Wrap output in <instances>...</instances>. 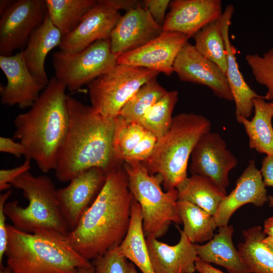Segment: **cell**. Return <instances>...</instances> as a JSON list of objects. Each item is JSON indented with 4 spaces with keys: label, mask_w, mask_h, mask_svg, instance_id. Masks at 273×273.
Masks as SVG:
<instances>
[{
    "label": "cell",
    "mask_w": 273,
    "mask_h": 273,
    "mask_svg": "<svg viewBox=\"0 0 273 273\" xmlns=\"http://www.w3.org/2000/svg\"><path fill=\"white\" fill-rule=\"evenodd\" d=\"M0 273H13L11 269L8 266L1 269Z\"/></svg>",
    "instance_id": "49"
},
{
    "label": "cell",
    "mask_w": 273,
    "mask_h": 273,
    "mask_svg": "<svg viewBox=\"0 0 273 273\" xmlns=\"http://www.w3.org/2000/svg\"><path fill=\"white\" fill-rule=\"evenodd\" d=\"M260 170L265 187H273V156L266 155L263 159Z\"/></svg>",
    "instance_id": "41"
},
{
    "label": "cell",
    "mask_w": 273,
    "mask_h": 273,
    "mask_svg": "<svg viewBox=\"0 0 273 273\" xmlns=\"http://www.w3.org/2000/svg\"><path fill=\"white\" fill-rule=\"evenodd\" d=\"M119 55L112 52L110 39L97 40L76 52L57 51L53 55L55 77L69 90H77L115 66Z\"/></svg>",
    "instance_id": "9"
},
{
    "label": "cell",
    "mask_w": 273,
    "mask_h": 273,
    "mask_svg": "<svg viewBox=\"0 0 273 273\" xmlns=\"http://www.w3.org/2000/svg\"><path fill=\"white\" fill-rule=\"evenodd\" d=\"M145 7L140 5L121 16L111 33L110 48L115 54L136 49L160 35L163 31Z\"/></svg>",
    "instance_id": "16"
},
{
    "label": "cell",
    "mask_w": 273,
    "mask_h": 273,
    "mask_svg": "<svg viewBox=\"0 0 273 273\" xmlns=\"http://www.w3.org/2000/svg\"><path fill=\"white\" fill-rule=\"evenodd\" d=\"M270 104H271V106H272V110H273V102H271V103H270Z\"/></svg>",
    "instance_id": "51"
},
{
    "label": "cell",
    "mask_w": 273,
    "mask_h": 273,
    "mask_svg": "<svg viewBox=\"0 0 273 273\" xmlns=\"http://www.w3.org/2000/svg\"><path fill=\"white\" fill-rule=\"evenodd\" d=\"M0 151L11 154L17 158L25 154V148L20 142H16L11 138L4 136L0 138Z\"/></svg>",
    "instance_id": "40"
},
{
    "label": "cell",
    "mask_w": 273,
    "mask_h": 273,
    "mask_svg": "<svg viewBox=\"0 0 273 273\" xmlns=\"http://www.w3.org/2000/svg\"><path fill=\"white\" fill-rule=\"evenodd\" d=\"M97 2L76 28L63 36L59 46L61 50L76 52L97 40L110 39L112 31L121 16L119 11Z\"/></svg>",
    "instance_id": "18"
},
{
    "label": "cell",
    "mask_w": 273,
    "mask_h": 273,
    "mask_svg": "<svg viewBox=\"0 0 273 273\" xmlns=\"http://www.w3.org/2000/svg\"><path fill=\"white\" fill-rule=\"evenodd\" d=\"M11 190H8L0 196V266L1 268L4 267L3 261L8 245L7 224L6 220L7 216L4 212V207L6 201L12 194Z\"/></svg>",
    "instance_id": "37"
},
{
    "label": "cell",
    "mask_w": 273,
    "mask_h": 273,
    "mask_svg": "<svg viewBox=\"0 0 273 273\" xmlns=\"http://www.w3.org/2000/svg\"><path fill=\"white\" fill-rule=\"evenodd\" d=\"M143 220L141 206L134 199L128 230L118 246V250L121 255L137 266L142 273H155L143 230Z\"/></svg>",
    "instance_id": "25"
},
{
    "label": "cell",
    "mask_w": 273,
    "mask_h": 273,
    "mask_svg": "<svg viewBox=\"0 0 273 273\" xmlns=\"http://www.w3.org/2000/svg\"><path fill=\"white\" fill-rule=\"evenodd\" d=\"M157 140L158 138L154 134L147 130L143 138L123 161L145 162L152 155Z\"/></svg>",
    "instance_id": "36"
},
{
    "label": "cell",
    "mask_w": 273,
    "mask_h": 273,
    "mask_svg": "<svg viewBox=\"0 0 273 273\" xmlns=\"http://www.w3.org/2000/svg\"><path fill=\"white\" fill-rule=\"evenodd\" d=\"M62 37L61 32L47 13L42 24L30 35L25 50L22 51L30 73L46 86L50 79L44 68L45 61L48 54L59 46Z\"/></svg>",
    "instance_id": "22"
},
{
    "label": "cell",
    "mask_w": 273,
    "mask_h": 273,
    "mask_svg": "<svg viewBox=\"0 0 273 273\" xmlns=\"http://www.w3.org/2000/svg\"><path fill=\"white\" fill-rule=\"evenodd\" d=\"M66 104L69 123L55 169L56 178L61 182L70 181L93 167L107 173L121 164L113 149L115 119L103 117L91 106L70 96H67Z\"/></svg>",
    "instance_id": "2"
},
{
    "label": "cell",
    "mask_w": 273,
    "mask_h": 273,
    "mask_svg": "<svg viewBox=\"0 0 273 273\" xmlns=\"http://www.w3.org/2000/svg\"><path fill=\"white\" fill-rule=\"evenodd\" d=\"M234 7L228 5L220 18L222 32L227 54V68L225 76L235 104V115L247 118L252 114L253 100L260 97L245 80L241 72L236 56V50L232 46L229 36L231 19Z\"/></svg>",
    "instance_id": "21"
},
{
    "label": "cell",
    "mask_w": 273,
    "mask_h": 273,
    "mask_svg": "<svg viewBox=\"0 0 273 273\" xmlns=\"http://www.w3.org/2000/svg\"><path fill=\"white\" fill-rule=\"evenodd\" d=\"M13 0L0 1V15L14 2Z\"/></svg>",
    "instance_id": "45"
},
{
    "label": "cell",
    "mask_w": 273,
    "mask_h": 273,
    "mask_svg": "<svg viewBox=\"0 0 273 273\" xmlns=\"http://www.w3.org/2000/svg\"><path fill=\"white\" fill-rule=\"evenodd\" d=\"M193 37L198 52L216 64L225 74L227 54L220 19L207 24Z\"/></svg>",
    "instance_id": "30"
},
{
    "label": "cell",
    "mask_w": 273,
    "mask_h": 273,
    "mask_svg": "<svg viewBox=\"0 0 273 273\" xmlns=\"http://www.w3.org/2000/svg\"><path fill=\"white\" fill-rule=\"evenodd\" d=\"M173 70L180 80L207 86L218 98L233 101L225 73L189 42L176 57Z\"/></svg>",
    "instance_id": "14"
},
{
    "label": "cell",
    "mask_w": 273,
    "mask_h": 273,
    "mask_svg": "<svg viewBox=\"0 0 273 273\" xmlns=\"http://www.w3.org/2000/svg\"><path fill=\"white\" fill-rule=\"evenodd\" d=\"M244 241L238 250L251 273H273V253L263 243L266 234L260 226L242 232Z\"/></svg>",
    "instance_id": "27"
},
{
    "label": "cell",
    "mask_w": 273,
    "mask_h": 273,
    "mask_svg": "<svg viewBox=\"0 0 273 273\" xmlns=\"http://www.w3.org/2000/svg\"><path fill=\"white\" fill-rule=\"evenodd\" d=\"M98 2L107 5L118 11L124 10L126 12L140 6L139 2L135 0H99Z\"/></svg>",
    "instance_id": "42"
},
{
    "label": "cell",
    "mask_w": 273,
    "mask_h": 273,
    "mask_svg": "<svg viewBox=\"0 0 273 273\" xmlns=\"http://www.w3.org/2000/svg\"><path fill=\"white\" fill-rule=\"evenodd\" d=\"M103 169L93 167L72 178L69 184L57 189V195L70 232L77 226L82 216L94 202L106 178Z\"/></svg>",
    "instance_id": "13"
},
{
    "label": "cell",
    "mask_w": 273,
    "mask_h": 273,
    "mask_svg": "<svg viewBox=\"0 0 273 273\" xmlns=\"http://www.w3.org/2000/svg\"><path fill=\"white\" fill-rule=\"evenodd\" d=\"M5 255L13 273H78L92 265L71 245L67 237L21 231L7 224Z\"/></svg>",
    "instance_id": "4"
},
{
    "label": "cell",
    "mask_w": 273,
    "mask_h": 273,
    "mask_svg": "<svg viewBox=\"0 0 273 273\" xmlns=\"http://www.w3.org/2000/svg\"><path fill=\"white\" fill-rule=\"evenodd\" d=\"M234 231L232 225L219 227L218 233L208 243L196 244L198 256L204 262L223 267L228 273H251L233 244Z\"/></svg>",
    "instance_id": "23"
},
{
    "label": "cell",
    "mask_w": 273,
    "mask_h": 273,
    "mask_svg": "<svg viewBox=\"0 0 273 273\" xmlns=\"http://www.w3.org/2000/svg\"><path fill=\"white\" fill-rule=\"evenodd\" d=\"M165 89L156 80L143 84L130 98L119 115L127 122L138 123L145 113L166 94Z\"/></svg>",
    "instance_id": "31"
},
{
    "label": "cell",
    "mask_w": 273,
    "mask_h": 273,
    "mask_svg": "<svg viewBox=\"0 0 273 273\" xmlns=\"http://www.w3.org/2000/svg\"><path fill=\"white\" fill-rule=\"evenodd\" d=\"M159 72L117 64L88 85L91 106L104 117L115 119L126 102Z\"/></svg>",
    "instance_id": "8"
},
{
    "label": "cell",
    "mask_w": 273,
    "mask_h": 273,
    "mask_svg": "<svg viewBox=\"0 0 273 273\" xmlns=\"http://www.w3.org/2000/svg\"><path fill=\"white\" fill-rule=\"evenodd\" d=\"M176 189L177 200L190 202L212 216L226 195L209 178L199 175L187 177Z\"/></svg>",
    "instance_id": "26"
},
{
    "label": "cell",
    "mask_w": 273,
    "mask_h": 273,
    "mask_svg": "<svg viewBox=\"0 0 273 273\" xmlns=\"http://www.w3.org/2000/svg\"><path fill=\"white\" fill-rule=\"evenodd\" d=\"M245 60L255 80L267 88L263 99L273 100V46L262 56L256 54H248Z\"/></svg>",
    "instance_id": "34"
},
{
    "label": "cell",
    "mask_w": 273,
    "mask_h": 273,
    "mask_svg": "<svg viewBox=\"0 0 273 273\" xmlns=\"http://www.w3.org/2000/svg\"><path fill=\"white\" fill-rule=\"evenodd\" d=\"M191 157L189 170L192 175L208 177L226 195L229 173L237 166L238 160L221 135L211 131L205 134L196 144Z\"/></svg>",
    "instance_id": "11"
},
{
    "label": "cell",
    "mask_w": 273,
    "mask_h": 273,
    "mask_svg": "<svg viewBox=\"0 0 273 273\" xmlns=\"http://www.w3.org/2000/svg\"><path fill=\"white\" fill-rule=\"evenodd\" d=\"M263 242L273 253V236L265 237L263 240Z\"/></svg>",
    "instance_id": "46"
},
{
    "label": "cell",
    "mask_w": 273,
    "mask_h": 273,
    "mask_svg": "<svg viewBox=\"0 0 273 273\" xmlns=\"http://www.w3.org/2000/svg\"><path fill=\"white\" fill-rule=\"evenodd\" d=\"M0 68L7 81V84L0 88L1 103L17 105L22 109L31 107L46 85L30 73L22 51L11 56H0Z\"/></svg>",
    "instance_id": "15"
},
{
    "label": "cell",
    "mask_w": 273,
    "mask_h": 273,
    "mask_svg": "<svg viewBox=\"0 0 273 273\" xmlns=\"http://www.w3.org/2000/svg\"><path fill=\"white\" fill-rule=\"evenodd\" d=\"M95 269L93 265L88 267H81L78 269V273H94Z\"/></svg>",
    "instance_id": "47"
},
{
    "label": "cell",
    "mask_w": 273,
    "mask_h": 273,
    "mask_svg": "<svg viewBox=\"0 0 273 273\" xmlns=\"http://www.w3.org/2000/svg\"><path fill=\"white\" fill-rule=\"evenodd\" d=\"M28 201L25 207L17 200L7 203L4 212L17 229L28 233L67 237L70 231L63 215L52 180L46 175L27 171L11 184Z\"/></svg>",
    "instance_id": "5"
},
{
    "label": "cell",
    "mask_w": 273,
    "mask_h": 273,
    "mask_svg": "<svg viewBox=\"0 0 273 273\" xmlns=\"http://www.w3.org/2000/svg\"><path fill=\"white\" fill-rule=\"evenodd\" d=\"M211 127L210 120L202 115L183 113L173 117L169 130L158 139L152 155L143 162L150 174L162 176L166 191L176 189L187 178L192 153Z\"/></svg>",
    "instance_id": "6"
},
{
    "label": "cell",
    "mask_w": 273,
    "mask_h": 273,
    "mask_svg": "<svg viewBox=\"0 0 273 273\" xmlns=\"http://www.w3.org/2000/svg\"><path fill=\"white\" fill-rule=\"evenodd\" d=\"M66 86L51 78L39 97L26 113L14 120V138L25 149V158L34 160L43 172L55 169L69 123Z\"/></svg>",
    "instance_id": "3"
},
{
    "label": "cell",
    "mask_w": 273,
    "mask_h": 273,
    "mask_svg": "<svg viewBox=\"0 0 273 273\" xmlns=\"http://www.w3.org/2000/svg\"><path fill=\"white\" fill-rule=\"evenodd\" d=\"M195 268L196 271L199 273H224L199 258L196 261Z\"/></svg>",
    "instance_id": "43"
},
{
    "label": "cell",
    "mask_w": 273,
    "mask_h": 273,
    "mask_svg": "<svg viewBox=\"0 0 273 273\" xmlns=\"http://www.w3.org/2000/svg\"><path fill=\"white\" fill-rule=\"evenodd\" d=\"M48 13L63 36L74 30L97 4L95 0H46Z\"/></svg>",
    "instance_id": "29"
},
{
    "label": "cell",
    "mask_w": 273,
    "mask_h": 273,
    "mask_svg": "<svg viewBox=\"0 0 273 273\" xmlns=\"http://www.w3.org/2000/svg\"><path fill=\"white\" fill-rule=\"evenodd\" d=\"M254 115L251 120L237 116L238 122L243 125L249 138V146L258 152L273 156V110L270 103L263 96L253 100Z\"/></svg>",
    "instance_id": "24"
},
{
    "label": "cell",
    "mask_w": 273,
    "mask_h": 273,
    "mask_svg": "<svg viewBox=\"0 0 273 273\" xmlns=\"http://www.w3.org/2000/svg\"><path fill=\"white\" fill-rule=\"evenodd\" d=\"M129 188L141 206L145 237L158 238L167 232L172 222L181 223L177 207L176 189L163 191L160 174H150L143 162L124 161Z\"/></svg>",
    "instance_id": "7"
},
{
    "label": "cell",
    "mask_w": 273,
    "mask_h": 273,
    "mask_svg": "<svg viewBox=\"0 0 273 273\" xmlns=\"http://www.w3.org/2000/svg\"><path fill=\"white\" fill-rule=\"evenodd\" d=\"M47 13L46 0L14 1L1 15L0 56L12 55L27 44Z\"/></svg>",
    "instance_id": "10"
},
{
    "label": "cell",
    "mask_w": 273,
    "mask_h": 273,
    "mask_svg": "<svg viewBox=\"0 0 273 273\" xmlns=\"http://www.w3.org/2000/svg\"><path fill=\"white\" fill-rule=\"evenodd\" d=\"M184 225L183 232L193 244L210 241L217 228L213 216L200 207L186 201H177Z\"/></svg>",
    "instance_id": "28"
},
{
    "label": "cell",
    "mask_w": 273,
    "mask_h": 273,
    "mask_svg": "<svg viewBox=\"0 0 273 273\" xmlns=\"http://www.w3.org/2000/svg\"><path fill=\"white\" fill-rule=\"evenodd\" d=\"M121 163L107 173L97 198L67 239L88 260L119 246L128 231L134 198Z\"/></svg>",
    "instance_id": "1"
},
{
    "label": "cell",
    "mask_w": 273,
    "mask_h": 273,
    "mask_svg": "<svg viewBox=\"0 0 273 273\" xmlns=\"http://www.w3.org/2000/svg\"><path fill=\"white\" fill-rule=\"evenodd\" d=\"M139 123L127 122L118 115L115 118L113 149L115 158L123 161L146 132Z\"/></svg>",
    "instance_id": "33"
},
{
    "label": "cell",
    "mask_w": 273,
    "mask_h": 273,
    "mask_svg": "<svg viewBox=\"0 0 273 273\" xmlns=\"http://www.w3.org/2000/svg\"><path fill=\"white\" fill-rule=\"evenodd\" d=\"M263 231L266 235L273 236V216L265 220Z\"/></svg>",
    "instance_id": "44"
},
{
    "label": "cell",
    "mask_w": 273,
    "mask_h": 273,
    "mask_svg": "<svg viewBox=\"0 0 273 273\" xmlns=\"http://www.w3.org/2000/svg\"><path fill=\"white\" fill-rule=\"evenodd\" d=\"M178 98L177 90L167 91L161 99L147 110L138 123L158 139L161 138L171 125L173 117L172 114Z\"/></svg>",
    "instance_id": "32"
},
{
    "label": "cell",
    "mask_w": 273,
    "mask_h": 273,
    "mask_svg": "<svg viewBox=\"0 0 273 273\" xmlns=\"http://www.w3.org/2000/svg\"><path fill=\"white\" fill-rule=\"evenodd\" d=\"M268 203L270 207H273V196L268 195Z\"/></svg>",
    "instance_id": "50"
},
{
    "label": "cell",
    "mask_w": 273,
    "mask_h": 273,
    "mask_svg": "<svg viewBox=\"0 0 273 273\" xmlns=\"http://www.w3.org/2000/svg\"><path fill=\"white\" fill-rule=\"evenodd\" d=\"M169 6L163 30L181 33L188 38L220 19L223 13L220 0H175Z\"/></svg>",
    "instance_id": "17"
},
{
    "label": "cell",
    "mask_w": 273,
    "mask_h": 273,
    "mask_svg": "<svg viewBox=\"0 0 273 273\" xmlns=\"http://www.w3.org/2000/svg\"><path fill=\"white\" fill-rule=\"evenodd\" d=\"M268 196L260 170L252 159L237 179L235 188L219 204L213 216L216 226L228 225L233 213L245 204L263 206L268 202Z\"/></svg>",
    "instance_id": "19"
},
{
    "label": "cell",
    "mask_w": 273,
    "mask_h": 273,
    "mask_svg": "<svg viewBox=\"0 0 273 273\" xmlns=\"http://www.w3.org/2000/svg\"><path fill=\"white\" fill-rule=\"evenodd\" d=\"M31 159L25 158L21 165L11 169L0 170V191L9 190L12 182L23 173L29 171L31 168Z\"/></svg>",
    "instance_id": "38"
},
{
    "label": "cell",
    "mask_w": 273,
    "mask_h": 273,
    "mask_svg": "<svg viewBox=\"0 0 273 273\" xmlns=\"http://www.w3.org/2000/svg\"><path fill=\"white\" fill-rule=\"evenodd\" d=\"M118 246L93 259L94 273H129L128 262L119 253Z\"/></svg>",
    "instance_id": "35"
},
{
    "label": "cell",
    "mask_w": 273,
    "mask_h": 273,
    "mask_svg": "<svg viewBox=\"0 0 273 273\" xmlns=\"http://www.w3.org/2000/svg\"><path fill=\"white\" fill-rule=\"evenodd\" d=\"M188 38L181 33L163 31L146 44L120 55L117 64L144 68L170 76L174 72L176 58Z\"/></svg>",
    "instance_id": "12"
},
{
    "label": "cell",
    "mask_w": 273,
    "mask_h": 273,
    "mask_svg": "<svg viewBox=\"0 0 273 273\" xmlns=\"http://www.w3.org/2000/svg\"><path fill=\"white\" fill-rule=\"evenodd\" d=\"M170 2L169 0H145L144 1L145 7L154 20L161 26L164 22L165 12Z\"/></svg>",
    "instance_id": "39"
},
{
    "label": "cell",
    "mask_w": 273,
    "mask_h": 273,
    "mask_svg": "<svg viewBox=\"0 0 273 273\" xmlns=\"http://www.w3.org/2000/svg\"><path fill=\"white\" fill-rule=\"evenodd\" d=\"M180 239L169 245L153 237L146 238L151 264L155 273H195L199 258L196 244L191 243L178 228Z\"/></svg>",
    "instance_id": "20"
},
{
    "label": "cell",
    "mask_w": 273,
    "mask_h": 273,
    "mask_svg": "<svg viewBox=\"0 0 273 273\" xmlns=\"http://www.w3.org/2000/svg\"><path fill=\"white\" fill-rule=\"evenodd\" d=\"M129 273H138L135 265L132 263H128Z\"/></svg>",
    "instance_id": "48"
}]
</instances>
